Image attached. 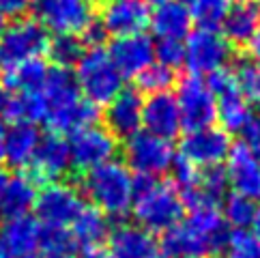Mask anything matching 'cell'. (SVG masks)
Masks as SVG:
<instances>
[{
    "label": "cell",
    "mask_w": 260,
    "mask_h": 258,
    "mask_svg": "<svg viewBox=\"0 0 260 258\" xmlns=\"http://www.w3.org/2000/svg\"><path fill=\"white\" fill-rule=\"evenodd\" d=\"M32 209L37 213V222L41 226L69 228L73 219L78 217V213L84 209V198H82L78 187L56 181L48 183L39 189Z\"/></svg>",
    "instance_id": "cell-9"
},
{
    "label": "cell",
    "mask_w": 260,
    "mask_h": 258,
    "mask_svg": "<svg viewBox=\"0 0 260 258\" xmlns=\"http://www.w3.org/2000/svg\"><path fill=\"white\" fill-rule=\"evenodd\" d=\"M230 230L217 207L189 211L159 239L161 258H209L224 250Z\"/></svg>",
    "instance_id": "cell-1"
},
{
    "label": "cell",
    "mask_w": 260,
    "mask_h": 258,
    "mask_svg": "<svg viewBox=\"0 0 260 258\" xmlns=\"http://www.w3.org/2000/svg\"><path fill=\"white\" fill-rule=\"evenodd\" d=\"M48 69L50 67L43 58H30L3 76L0 82L13 93H41L45 78H48Z\"/></svg>",
    "instance_id": "cell-29"
},
{
    "label": "cell",
    "mask_w": 260,
    "mask_h": 258,
    "mask_svg": "<svg viewBox=\"0 0 260 258\" xmlns=\"http://www.w3.org/2000/svg\"><path fill=\"white\" fill-rule=\"evenodd\" d=\"M146 3H148V5H151V3H153V5H159V3H166V0H146Z\"/></svg>",
    "instance_id": "cell-51"
},
{
    "label": "cell",
    "mask_w": 260,
    "mask_h": 258,
    "mask_svg": "<svg viewBox=\"0 0 260 258\" xmlns=\"http://www.w3.org/2000/svg\"><path fill=\"white\" fill-rule=\"evenodd\" d=\"M39 140H41V134L37 125L13 123L5 134V162L17 172L26 170Z\"/></svg>",
    "instance_id": "cell-24"
},
{
    "label": "cell",
    "mask_w": 260,
    "mask_h": 258,
    "mask_svg": "<svg viewBox=\"0 0 260 258\" xmlns=\"http://www.w3.org/2000/svg\"><path fill=\"white\" fill-rule=\"evenodd\" d=\"M123 157V164L132 170V174L159 179L170 172L176 159V151L170 140L157 138L142 129V132H138L125 140Z\"/></svg>",
    "instance_id": "cell-6"
},
{
    "label": "cell",
    "mask_w": 260,
    "mask_h": 258,
    "mask_svg": "<svg viewBox=\"0 0 260 258\" xmlns=\"http://www.w3.org/2000/svg\"><path fill=\"white\" fill-rule=\"evenodd\" d=\"M179 3H183V5H189V3H191V0H179Z\"/></svg>",
    "instance_id": "cell-53"
},
{
    "label": "cell",
    "mask_w": 260,
    "mask_h": 258,
    "mask_svg": "<svg viewBox=\"0 0 260 258\" xmlns=\"http://www.w3.org/2000/svg\"><path fill=\"white\" fill-rule=\"evenodd\" d=\"M24 258H41V256H39V254H37V252H35V254H28V256H24Z\"/></svg>",
    "instance_id": "cell-52"
},
{
    "label": "cell",
    "mask_w": 260,
    "mask_h": 258,
    "mask_svg": "<svg viewBox=\"0 0 260 258\" xmlns=\"http://www.w3.org/2000/svg\"><path fill=\"white\" fill-rule=\"evenodd\" d=\"M90 3H92V0H90Z\"/></svg>",
    "instance_id": "cell-55"
},
{
    "label": "cell",
    "mask_w": 260,
    "mask_h": 258,
    "mask_svg": "<svg viewBox=\"0 0 260 258\" xmlns=\"http://www.w3.org/2000/svg\"><path fill=\"white\" fill-rule=\"evenodd\" d=\"M254 3H256V5H258V9H260V0H254Z\"/></svg>",
    "instance_id": "cell-54"
},
{
    "label": "cell",
    "mask_w": 260,
    "mask_h": 258,
    "mask_svg": "<svg viewBox=\"0 0 260 258\" xmlns=\"http://www.w3.org/2000/svg\"><path fill=\"white\" fill-rule=\"evenodd\" d=\"M235 0H191L187 5L189 15L193 24H198V28H213L217 30L221 22H224L226 13Z\"/></svg>",
    "instance_id": "cell-32"
},
{
    "label": "cell",
    "mask_w": 260,
    "mask_h": 258,
    "mask_svg": "<svg viewBox=\"0 0 260 258\" xmlns=\"http://www.w3.org/2000/svg\"><path fill=\"white\" fill-rule=\"evenodd\" d=\"M258 26H260V9L254 0H235L219 26L221 28L219 33L235 48V45H245V41L252 37V33Z\"/></svg>",
    "instance_id": "cell-25"
},
{
    "label": "cell",
    "mask_w": 260,
    "mask_h": 258,
    "mask_svg": "<svg viewBox=\"0 0 260 258\" xmlns=\"http://www.w3.org/2000/svg\"><path fill=\"white\" fill-rule=\"evenodd\" d=\"M170 172H172V181L170 183L179 191H185V189L193 187L198 183V177H200V168H196L191 162L183 159L181 155H176V159L172 164Z\"/></svg>",
    "instance_id": "cell-39"
},
{
    "label": "cell",
    "mask_w": 260,
    "mask_h": 258,
    "mask_svg": "<svg viewBox=\"0 0 260 258\" xmlns=\"http://www.w3.org/2000/svg\"><path fill=\"white\" fill-rule=\"evenodd\" d=\"M148 17H151V5L146 0H104L97 22L104 26L106 35L118 39L144 33L148 28Z\"/></svg>",
    "instance_id": "cell-14"
},
{
    "label": "cell",
    "mask_w": 260,
    "mask_h": 258,
    "mask_svg": "<svg viewBox=\"0 0 260 258\" xmlns=\"http://www.w3.org/2000/svg\"><path fill=\"white\" fill-rule=\"evenodd\" d=\"M108 54L112 58L114 67L118 73L127 78H136L138 73H142L148 64L155 62V41L151 35L138 33V35H127L118 37L110 43Z\"/></svg>",
    "instance_id": "cell-16"
},
{
    "label": "cell",
    "mask_w": 260,
    "mask_h": 258,
    "mask_svg": "<svg viewBox=\"0 0 260 258\" xmlns=\"http://www.w3.org/2000/svg\"><path fill=\"white\" fill-rule=\"evenodd\" d=\"M39 250L43 256L48 254H73L76 241L69 228L62 226H41L39 230Z\"/></svg>",
    "instance_id": "cell-36"
},
{
    "label": "cell",
    "mask_w": 260,
    "mask_h": 258,
    "mask_svg": "<svg viewBox=\"0 0 260 258\" xmlns=\"http://www.w3.org/2000/svg\"><path fill=\"white\" fill-rule=\"evenodd\" d=\"M185 60L183 67L191 76L207 78L209 73L228 67L232 60V45L226 37L213 28H196L183 39Z\"/></svg>",
    "instance_id": "cell-7"
},
{
    "label": "cell",
    "mask_w": 260,
    "mask_h": 258,
    "mask_svg": "<svg viewBox=\"0 0 260 258\" xmlns=\"http://www.w3.org/2000/svg\"><path fill=\"white\" fill-rule=\"evenodd\" d=\"M204 82H207V86L211 88V93L215 95V99L221 97V95L232 93V90H237L235 76H232V69L230 67H221L217 71L209 73V76L204 78Z\"/></svg>",
    "instance_id": "cell-40"
},
{
    "label": "cell",
    "mask_w": 260,
    "mask_h": 258,
    "mask_svg": "<svg viewBox=\"0 0 260 258\" xmlns=\"http://www.w3.org/2000/svg\"><path fill=\"white\" fill-rule=\"evenodd\" d=\"M252 118V104L245 101V97L239 90L217 97V123L221 125L219 129H224L228 136L243 134V129L249 125Z\"/></svg>",
    "instance_id": "cell-28"
},
{
    "label": "cell",
    "mask_w": 260,
    "mask_h": 258,
    "mask_svg": "<svg viewBox=\"0 0 260 258\" xmlns=\"http://www.w3.org/2000/svg\"><path fill=\"white\" fill-rule=\"evenodd\" d=\"M134 80H136V88L140 90V93H146V95L166 93V90H170L174 86L176 71L164 67L159 62H151L142 73H138Z\"/></svg>",
    "instance_id": "cell-35"
},
{
    "label": "cell",
    "mask_w": 260,
    "mask_h": 258,
    "mask_svg": "<svg viewBox=\"0 0 260 258\" xmlns=\"http://www.w3.org/2000/svg\"><path fill=\"white\" fill-rule=\"evenodd\" d=\"M30 0H0V15L5 20H20L28 15Z\"/></svg>",
    "instance_id": "cell-41"
},
{
    "label": "cell",
    "mask_w": 260,
    "mask_h": 258,
    "mask_svg": "<svg viewBox=\"0 0 260 258\" xmlns=\"http://www.w3.org/2000/svg\"><path fill=\"white\" fill-rule=\"evenodd\" d=\"M181 125L185 132L213 127L217 123V99L200 76H185L174 90Z\"/></svg>",
    "instance_id": "cell-8"
},
{
    "label": "cell",
    "mask_w": 260,
    "mask_h": 258,
    "mask_svg": "<svg viewBox=\"0 0 260 258\" xmlns=\"http://www.w3.org/2000/svg\"><path fill=\"white\" fill-rule=\"evenodd\" d=\"M196 189L202 194V198L209 202V205L217 207L221 205V200L226 198L228 194V177L224 166H211V168H202L200 177L196 183Z\"/></svg>",
    "instance_id": "cell-33"
},
{
    "label": "cell",
    "mask_w": 260,
    "mask_h": 258,
    "mask_svg": "<svg viewBox=\"0 0 260 258\" xmlns=\"http://www.w3.org/2000/svg\"><path fill=\"white\" fill-rule=\"evenodd\" d=\"M142 104H144V97L140 90L134 86H125L106 106L104 127L116 140H127L134 134L142 132Z\"/></svg>",
    "instance_id": "cell-15"
},
{
    "label": "cell",
    "mask_w": 260,
    "mask_h": 258,
    "mask_svg": "<svg viewBox=\"0 0 260 258\" xmlns=\"http://www.w3.org/2000/svg\"><path fill=\"white\" fill-rule=\"evenodd\" d=\"M69 170H71L69 140L64 136L50 132L48 136H41L28 168L22 172L28 174L37 185H48V183L62 181L69 174Z\"/></svg>",
    "instance_id": "cell-12"
},
{
    "label": "cell",
    "mask_w": 260,
    "mask_h": 258,
    "mask_svg": "<svg viewBox=\"0 0 260 258\" xmlns=\"http://www.w3.org/2000/svg\"><path fill=\"white\" fill-rule=\"evenodd\" d=\"M232 140L230 136L219 127H204L196 132H185L179 153L183 159L191 162L196 168H211V166H221L230 153Z\"/></svg>",
    "instance_id": "cell-13"
},
{
    "label": "cell",
    "mask_w": 260,
    "mask_h": 258,
    "mask_svg": "<svg viewBox=\"0 0 260 258\" xmlns=\"http://www.w3.org/2000/svg\"><path fill=\"white\" fill-rule=\"evenodd\" d=\"M43 258H76V256H73V254H48Z\"/></svg>",
    "instance_id": "cell-49"
},
{
    "label": "cell",
    "mask_w": 260,
    "mask_h": 258,
    "mask_svg": "<svg viewBox=\"0 0 260 258\" xmlns=\"http://www.w3.org/2000/svg\"><path fill=\"white\" fill-rule=\"evenodd\" d=\"M80 258H112L110 252L104 245H90V247H82Z\"/></svg>",
    "instance_id": "cell-45"
},
{
    "label": "cell",
    "mask_w": 260,
    "mask_h": 258,
    "mask_svg": "<svg viewBox=\"0 0 260 258\" xmlns=\"http://www.w3.org/2000/svg\"><path fill=\"white\" fill-rule=\"evenodd\" d=\"M112 258H161L159 239L138 224H118L108 235Z\"/></svg>",
    "instance_id": "cell-19"
},
{
    "label": "cell",
    "mask_w": 260,
    "mask_h": 258,
    "mask_svg": "<svg viewBox=\"0 0 260 258\" xmlns=\"http://www.w3.org/2000/svg\"><path fill=\"white\" fill-rule=\"evenodd\" d=\"M7 179H9V174H7V170H3V168H0V191H3V187H5V183H7Z\"/></svg>",
    "instance_id": "cell-48"
},
{
    "label": "cell",
    "mask_w": 260,
    "mask_h": 258,
    "mask_svg": "<svg viewBox=\"0 0 260 258\" xmlns=\"http://www.w3.org/2000/svg\"><path fill=\"white\" fill-rule=\"evenodd\" d=\"M224 170L232 194L260 202V162L254 157V153L249 151L245 142H237L230 146Z\"/></svg>",
    "instance_id": "cell-17"
},
{
    "label": "cell",
    "mask_w": 260,
    "mask_h": 258,
    "mask_svg": "<svg viewBox=\"0 0 260 258\" xmlns=\"http://www.w3.org/2000/svg\"><path fill=\"white\" fill-rule=\"evenodd\" d=\"M50 33L37 17H20L5 26L0 35V78L30 58H43Z\"/></svg>",
    "instance_id": "cell-5"
},
{
    "label": "cell",
    "mask_w": 260,
    "mask_h": 258,
    "mask_svg": "<svg viewBox=\"0 0 260 258\" xmlns=\"http://www.w3.org/2000/svg\"><path fill=\"white\" fill-rule=\"evenodd\" d=\"M185 60V50H183V41H174V39H157L155 43V62L164 64L172 71L183 67Z\"/></svg>",
    "instance_id": "cell-38"
},
{
    "label": "cell",
    "mask_w": 260,
    "mask_h": 258,
    "mask_svg": "<svg viewBox=\"0 0 260 258\" xmlns=\"http://www.w3.org/2000/svg\"><path fill=\"white\" fill-rule=\"evenodd\" d=\"M80 37H82V41H84V45L86 48H101V45L106 43V30H104V26H101L99 22H97V17L92 20L84 30L80 33Z\"/></svg>",
    "instance_id": "cell-42"
},
{
    "label": "cell",
    "mask_w": 260,
    "mask_h": 258,
    "mask_svg": "<svg viewBox=\"0 0 260 258\" xmlns=\"http://www.w3.org/2000/svg\"><path fill=\"white\" fill-rule=\"evenodd\" d=\"M138 226L151 233H166L183 219L185 207L181 194L170 181L155 177H134V200L132 209Z\"/></svg>",
    "instance_id": "cell-2"
},
{
    "label": "cell",
    "mask_w": 260,
    "mask_h": 258,
    "mask_svg": "<svg viewBox=\"0 0 260 258\" xmlns=\"http://www.w3.org/2000/svg\"><path fill=\"white\" fill-rule=\"evenodd\" d=\"M73 76H76L80 95L97 108H106L125 88V78L114 67L106 45L86 48L84 56L76 64Z\"/></svg>",
    "instance_id": "cell-4"
},
{
    "label": "cell",
    "mask_w": 260,
    "mask_h": 258,
    "mask_svg": "<svg viewBox=\"0 0 260 258\" xmlns=\"http://www.w3.org/2000/svg\"><path fill=\"white\" fill-rule=\"evenodd\" d=\"M37 20L54 35H80L95 20L90 0H37Z\"/></svg>",
    "instance_id": "cell-11"
},
{
    "label": "cell",
    "mask_w": 260,
    "mask_h": 258,
    "mask_svg": "<svg viewBox=\"0 0 260 258\" xmlns=\"http://www.w3.org/2000/svg\"><path fill=\"white\" fill-rule=\"evenodd\" d=\"M237 90L249 104H260V62L252 58H243L232 69Z\"/></svg>",
    "instance_id": "cell-34"
},
{
    "label": "cell",
    "mask_w": 260,
    "mask_h": 258,
    "mask_svg": "<svg viewBox=\"0 0 260 258\" xmlns=\"http://www.w3.org/2000/svg\"><path fill=\"white\" fill-rule=\"evenodd\" d=\"M118 140L108 132L104 125H90L86 129H80L69 138V155H71V168L84 174L97 166L116 159Z\"/></svg>",
    "instance_id": "cell-10"
},
{
    "label": "cell",
    "mask_w": 260,
    "mask_h": 258,
    "mask_svg": "<svg viewBox=\"0 0 260 258\" xmlns=\"http://www.w3.org/2000/svg\"><path fill=\"white\" fill-rule=\"evenodd\" d=\"M224 250L226 258H260V241L252 230H230Z\"/></svg>",
    "instance_id": "cell-37"
},
{
    "label": "cell",
    "mask_w": 260,
    "mask_h": 258,
    "mask_svg": "<svg viewBox=\"0 0 260 258\" xmlns=\"http://www.w3.org/2000/svg\"><path fill=\"white\" fill-rule=\"evenodd\" d=\"M84 52H86V45L80 35H54L50 37L48 50H45L54 67L71 69V71L76 69V64L84 56Z\"/></svg>",
    "instance_id": "cell-30"
},
{
    "label": "cell",
    "mask_w": 260,
    "mask_h": 258,
    "mask_svg": "<svg viewBox=\"0 0 260 258\" xmlns=\"http://www.w3.org/2000/svg\"><path fill=\"white\" fill-rule=\"evenodd\" d=\"M245 54H247V58H252V60H258L260 62V26L252 33V37L245 41Z\"/></svg>",
    "instance_id": "cell-44"
},
{
    "label": "cell",
    "mask_w": 260,
    "mask_h": 258,
    "mask_svg": "<svg viewBox=\"0 0 260 258\" xmlns=\"http://www.w3.org/2000/svg\"><path fill=\"white\" fill-rule=\"evenodd\" d=\"M37 194H39V185L26 172H17L15 177H9L3 191H0V217L13 219L28 215L35 207Z\"/></svg>",
    "instance_id": "cell-23"
},
{
    "label": "cell",
    "mask_w": 260,
    "mask_h": 258,
    "mask_svg": "<svg viewBox=\"0 0 260 258\" xmlns=\"http://www.w3.org/2000/svg\"><path fill=\"white\" fill-rule=\"evenodd\" d=\"M256 202L249 200L245 196H239V194H226V198L221 200V217L228 228L232 230H247L249 224L254 219L256 213Z\"/></svg>",
    "instance_id": "cell-31"
},
{
    "label": "cell",
    "mask_w": 260,
    "mask_h": 258,
    "mask_svg": "<svg viewBox=\"0 0 260 258\" xmlns=\"http://www.w3.org/2000/svg\"><path fill=\"white\" fill-rule=\"evenodd\" d=\"M249 228H252V235L260 241V207H256V213H254V219H252V224H249Z\"/></svg>",
    "instance_id": "cell-46"
},
{
    "label": "cell",
    "mask_w": 260,
    "mask_h": 258,
    "mask_svg": "<svg viewBox=\"0 0 260 258\" xmlns=\"http://www.w3.org/2000/svg\"><path fill=\"white\" fill-rule=\"evenodd\" d=\"M142 129L164 140H174L183 132L179 106L172 90L166 93H153L142 104Z\"/></svg>",
    "instance_id": "cell-18"
},
{
    "label": "cell",
    "mask_w": 260,
    "mask_h": 258,
    "mask_svg": "<svg viewBox=\"0 0 260 258\" xmlns=\"http://www.w3.org/2000/svg\"><path fill=\"white\" fill-rule=\"evenodd\" d=\"M5 26H7V20L3 15H0V35H3V30H5Z\"/></svg>",
    "instance_id": "cell-50"
},
{
    "label": "cell",
    "mask_w": 260,
    "mask_h": 258,
    "mask_svg": "<svg viewBox=\"0 0 260 258\" xmlns=\"http://www.w3.org/2000/svg\"><path fill=\"white\" fill-rule=\"evenodd\" d=\"M99 108L92 106L90 101H86L84 97H80L78 101H73L69 106H62L56 110H50L45 114V125L50 127L52 134L58 136H73L80 129H86L90 125H97L99 121Z\"/></svg>",
    "instance_id": "cell-22"
},
{
    "label": "cell",
    "mask_w": 260,
    "mask_h": 258,
    "mask_svg": "<svg viewBox=\"0 0 260 258\" xmlns=\"http://www.w3.org/2000/svg\"><path fill=\"white\" fill-rule=\"evenodd\" d=\"M241 136H243V142L249 146V151L254 153V157L260 162V116H254Z\"/></svg>",
    "instance_id": "cell-43"
},
{
    "label": "cell",
    "mask_w": 260,
    "mask_h": 258,
    "mask_svg": "<svg viewBox=\"0 0 260 258\" xmlns=\"http://www.w3.org/2000/svg\"><path fill=\"white\" fill-rule=\"evenodd\" d=\"M41 224L32 215L5 219L0 226V258H24L39 250Z\"/></svg>",
    "instance_id": "cell-20"
},
{
    "label": "cell",
    "mask_w": 260,
    "mask_h": 258,
    "mask_svg": "<svg viewBox=\"0 0 260 258\" xmlns=\"http://www.w3.org/2000/svg\"><path fill=\"white\" fill-rule=\"evenodd\" d=\"M69 230L76 245H82V247L104 245V241L110 235V217H106L99 209L84 205V209L71 222Z\"/></svg>",
    "instance_id": "cell-26"
},
{
    "label": "cell",
    "mask_w": 260,
    "mask_h": 258,
    "mask_svg": "<svg viewBox=\"0 0 260 258\" xmlns=\"http://www.w3.org/2000/svg\"><path fill=\"white\" fill-rule=\"evenodd\" d=\"M148 28L157 39L183 41L193 30V20L187 5L179 3V0H166V3H159L155 5V9H151Z\"/></svg>",
    "instance_id": "cell-21"
},
{
    "label": "cell",
    "mask_w": 260,
    "mask_h": 258,
    "mask_svg": "<svg viewBox=\"0 0 260 258\" xmlns=\"http://www.w3.org/2000/svg\"><path fill=\"white\" fill-rule=\"evenodd\" d=\"M41 95L45 99V106H48V112H50V110L62 108V106H69V104H73V101H78L82 97L73 71L71 69L54 67V64L48 69V78H45ZM43 121H45V118H43Z\"/></svg>",
    "instance_id": "cell-27"
},
{
    "label": "cell",
    "mask_w": 260,
    "mask_h": 258,
    "mask_svg": "<svg viewBox=\"0 0 260 258\" xmlns=\"http://www.w3.org/2000/svg\"><path fill=\"white\" fill-rule=\"evenodd\" d=\"M5 134H7V125L0 118V162H5Z\"/></svg>",
    "instance_id": "cell-47"
},
{
    "label": "cell",
    "mask_w": 260,
    "mask_h": 258,
    "mask_svg": "<svg viewBox=\"0 0 260 258\" xmlns=\"http://www.w3.org/2000/svg\"><path fill=\"white\" fill-rule=\"evenodd\" d=\"M80 194L106 217H123L132 209L134 174L123 162H106L82 174Z\"/></svg>",
    "instance_id": "cell-3"
}]
</instances>
